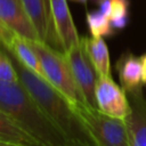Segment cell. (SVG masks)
<instances>
[{
    "label": "cell",
    "instance_id": "cell-9",
    "mask_svg": "<svg viewBox=\"0 0 146 146\" xmlns=\"http://www.w3.org/2000/svg\"><path fill=\"white\" fill-rule=\"evenodd\" d=\"M22 3L39 34L40 41L63 51L55 32L47 0H22Z\"/></svg>",
    "mask_w": 146,
    "mask_h": 146
},
{
    "label": "cell",
    "instance_id": "cell-2",
    "mask_svg": "<svg viewBox=\"0 0 146 146\" xmlns=\"http://www.w3.org/2000/svg\"><path fill=\"white\" fill-rule=\"evenodd\" d=\"M0 110L14 117L43 146H73L21 82L0 81Z\"/></svg>",
    "mask_w": 146,
    "mask_h": 146
},
{
    "label": "cell",
    "instance_id": "cell-15",
    "mask_svg": "<svg viewBox=\"0 0 146 146\" xmlns=\"http://www.w3.org/2000/svg\"><path fill=\"white\" fill-rule=\"evenodd\" d=\"M87 24L91 36H111L115 31L110 18L99 9L87 13Z\"/></svg>",
    "mask_w": 146,
    "mask_h": 146
},
{
    "label": "cell",
    "instance_id": "cell-16",
    "mask_svg": "<svg viewBox=\"0 0 146 146\" xmlns=\"http://www.w3.org/2000/svg\"><path fill=\"white\" fill-rule=\"evenodd\" d=\"M112 9L110 21L114 30H122L128 24L129 1L128 0H111Z\"/></svg>",
    "mask_w": 146,
    "mask_h": 146
},
{
    "label": "cell",
    "instance_id": "cell-11",
    "mask_svg": "<svg viewBox=\"0 0 146 146\" xmlns=\"http://www.w3.org/2000/svg\"><path fill=\"white\" fill-rule=\"evenodd\" d=\"M116 72L121 87L127 94L141 90L143 86V68L140 57L131 52H124L115 64Z\"/></svg>",
    "mask_w": 146,
    "mask_h": 146
},
{
    "label": "cell",
    "instance_id": "cell-17",
    "mask_svg": "<svg viewBox=\"0 0 146 146\" xmlns=\"http://www.w3.org/2000/svg\"><path fill=\"white\" fill-rule=\"evenodd\" d=\"M0 81L2 82H19L18 73L8 52L0 48Z\"/></svg>",
    "mask_w": 146,
    "mask_h": 146
},
{
    "label": "cell",
    "instance_id": "cell-18",
    "mask_svg": "<svg viewBox=\"0 0 146 146\" xmlns=\"http://www.w3.org/2000/svg\"><path fill=\"white\" fill-rule=\"evenodd\" d=\"M16 34L0 23V48L10 49Z\"/></svg>",
    "mask_w": 146,
    "mask_h": 146
},
{
    "label": "cell",
    "instance_id": "cell-12",
    "mask_svg": "<svg viewBox=\"0 0 146 146\" xmlns=\"http://www.w3.org/2000/svg\"><path fill=\"white\" fill-rule=\"evenodd\" d=\"M0 139L21 146H43L14 117L0 110Z\"/></svg>",
    "mask_w": 146,
    "mask_h": 146
},
{
    "label": "cell",
    "instance_id": "cell-20",
    "mask_svg": "<svg viewBox=\"0 0 146 146\" xmlns=\"http://www.w3.org/2000/svg\"><path fill=\"white\" fill-rule=\"evenodd\" d=\"M0 146H21V145H16V144H13V143H9V141H5V140L0 139Z\"/></svg>",
    "mask_w": 146,
    "mask_h": 146
},
{
    "label": "cell",
    "instance_id": "cell-13",
    "mask_svg": "<svg viewBox=\"0 0 146 146\" xmlns=\"http://www.w3.org/2000/svg\"><path fill=\"white\" fill-rule=\"evenodd\" d=\"M88 55L99 76H112L107 44L102 36H83Z\"/></svg>",
    "mask_w": 146,
    "mask_h": 146
},
{
    "label": "cell",
    "instance_id": "cell-10",
    "mask_svg": "<svg viewBox=\"0 0 146 146\" xmlns=\"http://www.w3.org/2000/svg\"><path fill=\"white\" fill-rule=\"evenodd\" d=\"M130 102V113L124 119L129 133L130 146H146V99L143 89L127 94Z\"/></svg>",
    "mask_w": 146,
    "mask_h": 146
},
{
    "label": "cell",
    "instance_id": "cell-3",
    "mask_svg": "<svg viewBox=\"0 0 146 146\" xmlns=\"http://www.w3.org/2000/svg\"><path fill=\"white\" fill-rule=\"evenodd\" d=\"M29 42L41 60L44 79L62 95H64L72 105L86 104L84 98L72 75L65 54L40 40H29Z\"/></svg>",
    "mask_w": 146,
    "mask_h": 146
},
{
    "label": "cell",
    "instance_id": "cell-8",
    "mask_svg": "<svg viewBox=\"0 0 146 146\" xmlns=\"http://www.w3.org/2000/svg\"><path fill=\"white\" fill-rule=\"evenodd\" d=\"M49 11L63 52L80 41L66 0H49Z\"/></svg>",
    "mask_w": 146,
    "mask_h": 146
},
{
    "label": "cell",
    "instance_id": "cell-19",
    "mask_svg": "<svg viewBox=\"0 0 146 146\" xmlns=\"http://www.w3.org/2000/svg\"><path fill=\"white\" fill-rule=\"evenodd\" d=\"M141 60V68H143V84H146V52L140 56Z\"/></svg>",
    "mask_w": 146,
    "mask_h": 146
},
{
    "label": "cell",
    "instance_id": "cell-4",
    "mask_svg": "<svg viewBox=\"0 0 146 146\" xmlns=\"http://www.w3.org/2000/svg\"><path fill=\"white\" fill-rule=\"evenodd\" d=\"M75 112L86 123L98 146H130L127 123L87 104L73 105Z\"/></svg>",
    "mask_w": 146,
    "mask_h": 146
},
{
    "label": "cell",
    "instance_id": "cell-7",
    "mask_svg": "<svg viewBox=\"0 0 146 146\" xmlns=\"http://www.w3.org/2000/svg\"><path fill=\"white\" fill-rule=\"evenodd\" d=\"M0 23L26 40H40L34 25L24 9L22 0H0Z\"/></svg>",
    "mask_w": 146,
    "mask_h": 146
},
{
    "label": "cell",
    "instance_id": "cell-21",
    "mask_svg": "<svg viewBox=\"0 0 146 146\" xmlns=\"http://www.w3.org/2000/svg\"><path fill=\"white\" fill-rule=\"evenodd\" d=\"M76 1H79V2H82V3H86V2H87V0H76Z\"/></svg>",
    "mask_w": 146,
    "mask_h": 146
},
{
    "label": "cell",
    "instance_id": "cell-6",
    "mask_svg": "<svg viewBox=\"0 0 146 146\" xmlns=\"http://www.w3.org/2000/svg\"><path fill=\"white\" fill-rule=\"evenodd\" d=\"M97 108L113 117L124 120L130 113V102L124 89L112 76H98L95 88Z\"/></svg>",
    "mask_w": 146,
    "mask_h": 146
},
{
    "label": "cell",
    "instance_id": "cell-5",
    "mask_svg": "<svg viewBox=\"0 0 146 146\" xmlns=\"http://www.w3.org/2000/svg\"><path fill=\"white\" fill-rule=\"evenodd\" d=\"M64 54L70 65L72 75L84 98L86 104L92 107H97L95 88L99 75L88 55L84 38L81 36L80 41L68 50H66Z\"/></svg>",
    "mask_w": 146,
    "mask_h": 146
},
{
    "label": "cell",
    "instance_id": "cell-1",
    "mask_svg": "<svg viewBox=\"0 0 146 146\" xmlns=\"http://www.w3.org/2000/svg\"><path fill=\"white\" fill-rule=\"evenodd\" d=\"M5 50L15 65L19 82L31 94L44 114L65 135L70 143L73 146H98L90 130L78 115L71 102L44 78L23 65L9 50Z\"/></svg>",
    "mask_w": 146,
    "mask_h": 146
},
{
    "label": "cell",
    "instance_id": "cell-14",
    "mask_svg": "<svg viewBox=\"0 0 146 146\" xmlns=\"http://www.w3.org/2000/svg\"><path fill=\"white\" fill-rule=\"evenodd\" d=\"M7 50H9L27 68H30L34 73L39 74L40 76L44 78V73H43L41 60H40L38 54L35 52V50L32 48V46L29 42V40H26V39H24V38H22V36L16 34V36H15V39L13 41L11 48L7 49Z\"/></svg>",
    "mask_w": 146,
    "mask_h": 146
},
{
    "label": "cell",
    "instance_id": "cell-22",
    "mask_svg": "<svg viewBox=\"0 0 146 146\" xmlns=\"http://www.w3.org/2000/svg\"><path fill=\"white\" fill-rule=\"evenodd\" d=\"M47 2H48V5H49V0H47Z\"/></svg>",
    "mask_w": 146,
    "mask_h": 146
}]
</instances>
